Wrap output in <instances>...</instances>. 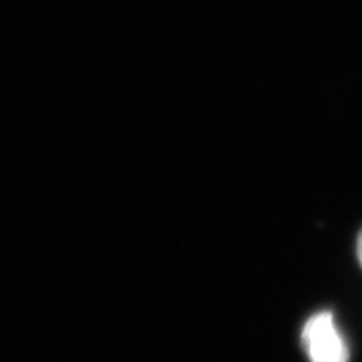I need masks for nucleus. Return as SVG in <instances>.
Listing matches in <instances>:
<instances>
[{
	"label": "nucleus",
	"mask_w": 362,
	"mask_h": 362,
	"mask_svg": "<svg viewBox=\"0 0 362 362\" xmlns=\"http://www.w3.org/2000/svg\"><path fill=\"white\" fill-rule=\"evenodd\" d=\"M356 254H358V259H359V263H361V266H362V230H361V233H359V235H358V243H356Z\"/></svg>",
	"instance_id": "obj_2"
},
{
	"label": "nucleus",
	"mask_w": 362,
	"mask_h": 362,
	"mask_svg": "<svg viewBox=\"0 0 362 362\" xmlns=\"http://www.w3.org/2000/svg\"><path fill=\"white\" fill-rule=\"evenodd\" d=\"M302 344L310 362H349L350 352L331 311L313 314L302 331Z\"/></svg>",
	"instance_id": "obj_1"
}]
</instances>
